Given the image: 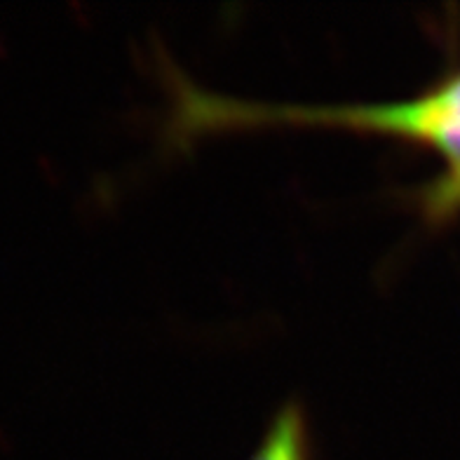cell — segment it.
<instances>
[{
    "label": "cell",
    "mask_w": 460,
    "mask_h": 460,
    "mask_svg": "<svg viewBox=\"0 0 460 460\" xmlns=\"http://www.w3.org/2000/svg\"><path fill=\"white\" fill-rule=\"evenodd\" d=\"M179 132L252 128V125H329L418 141L442 153L447 172L432 186L439 202H460V71L448 75L442 85L411 102L374 103V106H266V103L233 102L212 97L190 85L176 87Z\"/></svg>",
    "instance_id": "1"
},
{
    "label": "cell",
    "mask_w": 460,
    "mask_h": 460,
    "mask_svg": "<svg viewBox=\"0 0 460 460\" xmlns=\"http://www.w3.org/2000/svg\"><path fill=\"white\" fill-rule=\"evenodd\" d=\"M252 460H308L305 418L296 404L285 406L275 416L266 439L256 448Z\"/></svg>",
    "instance_id": "2"
}]
</instances>
